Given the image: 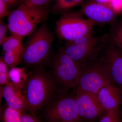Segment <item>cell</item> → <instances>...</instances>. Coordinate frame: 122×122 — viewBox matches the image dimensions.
I'll return each mask as SVG.
<instances>
[{"label":"cell","instance_id":"1","mask_svg":"<svg viewBox=\"0 0 122 122\" xmlns=\"http://www.w3.org/2000/svg\"><path fill=\"white\" fill-rule=\"evenodd\" d=\"M55 82L42 69L29 74L24 90L31 113H34L50 102L55 92Z\"/></svg>","mask_w":122,"mask_h":122},{"label":"cell","instance_id":"2","mask_svg":"<svg viewBox=\"0 0 122 122\" xmlns=\"http://www.w3.org/2000/svg\"><path fill=\"white\" fill-rule=\"evenodd\" d=\"M48 8H30L21 4L8 16V25L11 35L23 39L33 33L37 26L46 19Z\"/></svg>","mask_w":122,"mask_h":122},{"label":"cell","instance_id":"3","mask_svg":"<svg viewBox=\"0 0 122 122\" xmlns=\"http://www.w3.org/2000/svg\"><path fill=\"white\" fill-rule=\"evenodd\" d=\"M54 41L53 34L45 24L37 30L24 46L22 61L28 66L36 65L46 59Z\"/></svg>","mask_w":122,"mask_h":122},{"label":"cell","instance_id":"4","mask_svg":"<svg viewBox=\"0 0 122 122\" xmlns=\"http://www.w3.org/2000/svg\"><path fill=\"white\" fill-rule=\"evenodd\" d=\"M112 83L108 66L101 56L82 68L75 91L96 94L105 85Z\"/></svg>","mask_w":122,"mask_h":122},{"label":"cell","instance_id":"5","mask_svg":"<svg viewBox=\"0 0 122 122\" xmlns=\"http://www.w3.org/2000/svg\"><path fill=\"white\" fill-rule=\"evenodd\" d=\"M81 12L64 13L56 22V31L61 39L66 42L82 36L93 35V23Z\"/></svg>","mask_w":122,"mask_h":122},{"label":"cell","instance_id":"6","mask_svg":"<svg viewBox=\"0 0 122 122\" xmlns=\"http://www.w3.org/2000/svg\"><path fill=\"white\" fill-rule=\"evenodd\" d=\"M81 69L61 49L53 61L54 79L63 91L74 89Z\"/></svg>","mask_w":122,"mask_h":122},{"label":"cell","instance_id":"7","mask_svg":"<svg viewBox=\"0 0 122 122\" xmlns=\"http://www.w3.org/2000/svg\"><path fill=\"white\" fill-rule=\"evenodd\" d=\"M109 40L108 33L94 37L87 44L77 45L66 42L61 49L81 68L95 60Z\"/></svg>","mask_w":122,"mask_h":122},{"label":"cell","instance_id":"8","mask_svg":"<svg viewBox=\"0 0 122 122\" xmlns=\"http://www.w3.org/2000/svg\"><path fill=\"white\" fill-rule=\"evenodd\" d=\"M48 122H79L81 120L74 95H64L49 104L46 110Z\"/></svg>","mask_w":122,"mask_h":122},{"label":"cell","instance_id":"9","mask_svg":"<svg viewBox=\"0 0 122 122\" xmlns=\"http://www.w3.org/2000/svg\"><path fill=\"white\" fill-rule=\"evenodd\" d=\"M74 93L79 115L82 121L94 122L107 112L96 94L81 90L75 91Z\"/></svg>","mask_w":122,"mask_h":122},{"label":"cell","instance_id":"10","mask_svg":"<svg viewBox=\"0 0 122 122\" xmlns=\"http://www.w3.org/2000/svg\"><path fill=\"white\" fill-rule=\"evenodd\" d=\"M100 53L108 66L112 82L122 93V50L109 39Z\"/></svg>","mask_w":122,"mask_h":122},{"label":"cell","instance_id":"11","mask_svg":"<svg viewBox=\"0 0 122 122\" xmlns=\"http://www.w3.org/2000/svg\"><path fill=\"white\" fill-rule=\"evenodd\" d=\"M80 12L85 15L94 25H100L113 22L116 19L117 14L109 5L92 1L82 5Z\"/></svg>","mask_w":122,"mask_h":122},{"label":"cell","instance_id":"12","mask_svg":"<svg viewBox=\"0 0 122 122\" xmlns=\"http://www.w3.org/2000/svg\"><path fill=\"white\" fill-rule=\"evenodd\" d=\"M25 86L10 82L5 85L2 95L8 107L21 113L28 110V106L24 93Z\"/></svg>","mask_w":122,"mask_h":122},{"label":"cell","instance_id":"13","mask_svg":"<svg viewBox=\"0 0 122 122\" xmlns=\"http://www.w3.org/2000/svg\"><path fill=\"white\" fill-rule=\"evenodd\" d=\"M97 95L107 111L119 110L122 103V93L113 83H109L103 86Z\"/></svg>","mask_w":122,"mask_h":122},{"label":"cell","instance_id":"14","mask_svg":"<svg viewBox=\"0 0 122 122\" xmlns=\"http://www.w3.org/2000/svg\"><path fill=\"white\" fill-rule=\"evenodd\" d=\"M23 39L11 35L7 37L2 45L3 52H8L23 57L24 46L22 45Z\"/></svg>","mask_w":122,"mask_h":122},{"label":"cell","instance_id":"15","mask_svg":"<svg viewBox=\"0 0 122 122\" xmlns=\"http://www.w3.org/2000/svg\"><path fill=\"white\" fill-rule=\"evenodd\" d=\"M110 24L108 33L109 40L122 50V17Z\"/></svg>","mask_w":122,"mask_h":122},{"label":"cell","instance_id":"16","mask_svg":"<svg viewBox=\"0 0 122 122\" xmlns=\"http://www.w3.org/2000/svg\"><path fill=\"white\" fill-rule=\"evenodd\" d=\"M9 74L12 82L23 86H25L29 74L26 73L25 68L16 67L10 68Z\"/></svg>","mask_w":122,"mask_h":122},{"label":"cell","instance_id":"17","mask_svg":"<svg viewBox=\"0 0 122 122\" xmlns=\"http://www.w3.org/2000/svg\"><path fill=\"white\" fill-rule=\"evenodd\" d=\"M85 0H55L53 10L55 12H66L70 9L83 5Z\"/></svg>","mask_w":122,"mask_h":122},{"label":"cell","instance_id":"18","mask_svg":"<svg viewBox=\"0 0 122 122\" xmlns=\"http://www.w3.org/2000/svg\"><path fill=\"white\" fill-rule=\"evenodd\" d=\"M22 113L8 107L5 110L3 115L5 122H22Z\"/></svg>","mask_w":122,"mask_h":122},{"label":"cell","instance_id":"19","mask_svg":"<svg viewBox=\"0 0 122 122\" xmlns=\"http://www.w3.org/2000/svg\"><path fill=\"white\" fill-rule=\"evenodd\" d=\"M8 66L5 62L3 56L0 58V84L6 85L9 82Z\"/></svg>","mask_w":122,"mask_h":122},{"label":"cell","instance_id":"20","mask_svg":"<svg viewBox=\"0 0 122 122\" xmlns=\"http://www.w3.org/2000/svg\"><path fill=\"white\" fill-rule=\"evenodd\" d=\"M52 0H21V4L30 8H48L49 3Z\"/></svg>","mask_w":122,"mask_h":122},{"label":"cell","instance_id":"21","mask_svg":"<svg viewBox=\"0 0 122 122\" xmlns=\"http://www.w3.org/2000/svg\"><path fill=\"white\" fill-rule=\"evenodd\" d=\"M99 122H121L119 111H107L101 118Z\"/></svg>","mask_w":122,"mask_h":122},{"label":"cell","instance_id":"22","mask_svg":"<svg viewBox=\"0 0 122 122\" xmlns=\"http://www.w3.org/2000/svg\"><path fill=\"white\" fill-rule=\"evenodd\" d=\"M9 30L8 24L0 20V45L2 46L4 42L7 39V31Z\"/></svg>","mask_w":122,"mask_h":122},{"label":"cell","instance_id":"23","mask_svg":"<svg viewBox=\"0 0 122 122\" xmlns=\"http://www.w3.org/2000/svg\"><path fill=\"white\" fill-rule=\"evenodd\" d=\"M94 37L93 35L82 36L77 38L72 41L67 42L77 45H83L91 41Z\"/></svg>","mask_w":122,"mask_h":122},{"label":"cell","instance_id":"24","mask_svg":"<svg viewBox=\"0 0 122 122\" xmlns=\"http://www.w3.org/2000/svg\"><path fill=\"white\" fill-rule=\"evenodd\" d=\"M8 8L7 4L2 0H0V20L6 16H8L11 12L8 11Z\"/></svg>","mask_w":122,"mask_h":122},{"label":"cell","instance_id":"25","mask_svg":"<svg viewBox=\"0 0 122 122\" xmlns=\"http://www.w3.org/2000/svg\"><path fill=\"white\" fill-rule=\"evenodd\" d=\"M109 6L117 13L122 9V0H112Z\"/></svg>","mask_w":122,"mask_h":122},{"label":"cell","instance_id":"26","mask_svg":"<svg viewBox=\"0 0 122 122\" xmlns=\"http://www.w3.org/2000/svg\"><path fill=\"white\" fill-rule=\"evenodd\" d=\"M21 119L22 122H39L33 115L25 113H22Z\"/></svg>","mask_w":122,"mask_h":122},{"label":"cell","instance_id":"27","mask_svg":"<svg viewBox=\"0 0 122 122\" xmlns=\"http://www.w3.org/2000/svg\"><path fill=\"white\" fill-rule=\"evenodd\" d=\"M9 7H13L21 4V0H2Z\"/></svg>","mask_w":122,"mask_h":122},{"label":"cell","instance_id":"28","mask_svg":"<svg viewBox=\"0 0 122 122\" xmlns=\"http://www.w3.org/2000/svg\"><path fill=\"white\" fill-rule=\"evenodd\" d=\"M112 0H92V1L102 4L109 5Z\"/></svg>","mask_w":122,"mask_h":122},{"label":"cell","instance_id":"29","mask_svg":"<svg viewBox=\"0 0 122 122\" xmlns=\"http://www.w3.org/2000/svg\"><path fill=\"white\" fill-rule=\"evenodd\" d=\"M84 122V121H81V122Z\"/></svg>","mask_w":122,"mask_h":122},{"label":"cell","instance_id":"30","mask_svg":"<svg viewBox=\"0 0 122 122\" xmlns=\"http://www.w3.org/2000/svg\"></svg>","mask_w":122,"mask_h":122}]
</instances>
